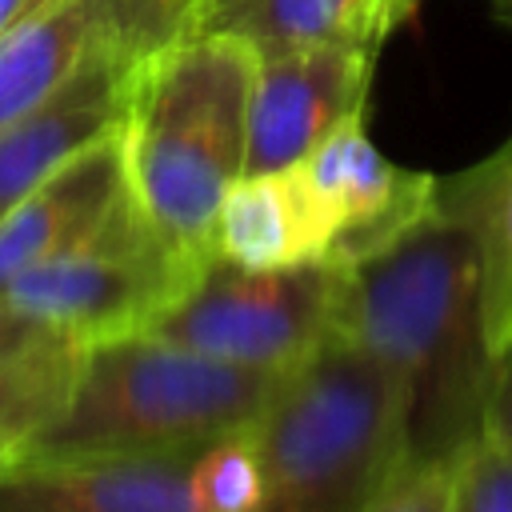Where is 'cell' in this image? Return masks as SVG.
Masks as SVG:
<instances>
[{
  "label": "cell",
  "instance_id": "1",
  "mask_svg": "<svg viewBox=\"0 0 512 512\" xmlns=\"http://www.w3.org/2000/svg\"><path fill=\"white\" fill-rule=\"evenodd\" d=\"M332 336L408 396V452H460L484 416V264L472 224L440 200L352 264H336Z\"/></svg>",
  "mask_w": 512,
  "mask_h": 512
},
{
  "label": "cell",
  "instance_id": "2",
  "mask_svg": "<svg viewBox=\"0 0 512 512\" xmlns=\"http://www.w3.org/2000/svg\"><path fill=\"white\" fill-rule=\"evenodd\" d=\"M260 52L232 32H192L144 60L128 80L120 144L128 192L188 264L216 248V212L244 176L248 92Z\"/></svg>",
  "mask_w": 512,
  "mask_h": 512
},
{
  "label": "cell",
  "instance_id": "3",
  "mask_svg": "<svg viewBox=\"0 0 512 512\" xmlns=\"http://www.w3.org/2000/svg\"><path fill=\"white\" fill-rule=\"evenodd\" d=\"M252 436L264 512H360L408 456V396L388 368L328 336L284 372Z\"/></svg>",
  "mask_w": 512,
  "mask_h": 512
},
{
  "label": "cell",
  "instance_id": "4",
  "mask_svg": "<svg viewBox=\"0 0 512 512\" xmlns=\"http://www.w3.org/2000/svg\"><path fill=\"white\" fill-rule=\"evenodd\" d=\"M280 380L284 372L200 356L140 332L100 340L84 348L64 412L32 436L24 456L208 444L256 424Z\"/></svg>",
  "mask_w": 512,
  "mask_h": 512
},
{
  "label": "cell",
  "instance_id": "5",
  "mask_svg": "<svg viewBox=\"0 0 512 512\" xmlns=\"http://www.w3.org/2000/svg\"><path fill=\"white\" fill-rule=\"evenodd\" d=\"M196 272V264L180 260L160 240V232L124 188L100 224L16 276L0 300L40 328L80 344H100L136 336L192 284Z\"/></svg>",
  "mask_w": 512,
  "mask_h": 512
},
{
  "label": "cell",
  "instance_id": "6",
  "mask_svg": "<svg viewBox=\"0 0 512 512\" xmlns=\"http://www.w3.org/2000/svg\"><path fill=\"white\" fill-rule=\"evenodd\" d=\"M336 284L340 268L328 260L260 272L212 256L140 336L248 368L292 372L332 336Z\"/></svg>",
  "mask_w": 512,
  "mask_h": 512
},
{
  "label": "cell",
  "instance_id": "7",
  "mask_svg": "<svg viewBox=\"0 0 512 512\" xmlns=\"http://www.w3.org/2000/svg\"><path fill=\"white\" fill-rule=\"evenodd\" d=\"M208 0H48L0 32V128L100 60L144 64L200 32Z\"/></svg>",
  "mask_w": 512,
  "mask_h": 512
},
{
  "label": "cell",
  "instance_id": "8",
  "mask_svg": "<svg viewBox=\"0 0 512 512\" xmlns=\"http://www.w3.org/2000/svg\"><path fill=\"white\" fill-rule=\"evenodd\" d=\"M376 52L348 44L260 52L248 92L244 176L296 168L336 124L364 112Z\"/></svg>",
  "mask_w": 512,
  "mask_h": 512
},
{
  "label": "cell",
  "instance_id": "9",
  "mask_svg": "<svg viewBox=\"0 0 512 512\" xmlns=\"http://www.w3.org/2000/svg\"><path fill=\"white\" fill-rule=\"evenodd\" d=\"M296 176L328 228V264H352L404 232L436 204L440 176L392 164L364 132V112L336 124L300 164Z\"/></svg>",
  "mask_w": 512,
  "mask_h": 512
},
{
  "label": "cell",
  "instance_id": "10",
  "mask_svg": "<svg viewBox=\"0 0 512 512\" xmlns=\"http://www.w3.org/2000/svg\"><path fill=\"white\" fill-rule=\"evenodd\" d=\"M196 448L20 456L0 468V512H196Z\"/></svg>",
  "mask_w": 512,
  "mask_h": 512
},
{
  "label": "cell",
  "instance_id": "11",
  "mask_svg": "<svg viewBox=\"0 0 512 512\" xmlns=\"http://www.w3.org/2000/svg\"><path fill=\"white\" fill-rule=\"evenodd\" d=\"M136 68L140 64L124 60L88 64L28 116L0 128V216H8L80 148L120 128Z\"/></svg>",
  "mask_w": 512,
  "mask_h": 512
},
{
  "label": "cell",
  "instance_id": "12",
  "mask_svg": "<svg viewBox=\"0 0 512 512\" xmlns=\"http://www.w3.org/2000/svg\"><path fill=\"white\" fill-rule=\"evenodd\" d=\"M124 188V144L116 128L80 148L8 216H0V292L40 260L80 240L92 224H100L104 212L124 196Z\"/></svg>",
  "mask_w": 512,
  "mask_h": 512
},
{
  "label": "cell",
  "instance_id": "13",
  "mask_svg": "<svg viewBox=\"0 0 512 512\" xmlns=\"http://www.w3.org/2000/svg\"><path fill=\"white\" fill-rule=\"evenodd\" d=\"M328 228L296 168L240 176L216 212L212 248L240 268H296L328 256Z\"/></svg>",
  "mask_w": 512,
  "mask_h": 512
},
{
  "label": "cell",
  "instance_id": "14",
  "mask_svg": "<svg viewBox=\"0 0 512 512\" xmlns=\"http://www.w3.org/2000/svg\"><path fill=\"white\" fill-rule=\"evenodd\" d=\"M416 4L420 0H208L200 32L244 36L256 52L316 44L380 52Z\"/></svg>",
  "mask_w": 512,
  "mask_h": 512
},
{
  "label": "cell",
  "instance_id": "15",
  "mask_svg": "<svg viewBox=\"0 0 512 512\" xmlns=\"http://www.w3.org/2000/svg\"><path fill=\"white\" fill-rule=\"evenodd\" d=\"M436 200L472 224L484 264V340L496 356L512 340V140L488 160L436 184Z\"/></svg>",
  "mask_w": 512,
  "mask_h": 512
},
{
  "label": "cell",
  "instance_id": "16",
  "mask_svg": "<svg viewBox=\"0 0 512 512\" xmlns=\"http://www.w3.org/2000/svg\"><path fill=\"white\" fill-rule=\"evenodd\" d=\"M88 344L44 328L8 360H0V468L20 460L68 404Z\"/></svg>",
  "mask_w": 512,
  "mask_h": 512
},
{
  "label": "cell",
  "instance_id": "17",
  "mask_svg": "<svg viewBox=\"0 0 512 512\" xmlns=\"http://www.w3.org/2000/svg\"><path fill=\"white\" fill-rule=\"evenodd\" d=\"M196 512H264V468L252 424L196 448L188 468Z\"/></svg>",
  "mask_w": 512,
  "mask_h": 512
},
{
  "label": "cell",
  "instance_id": "18",
  "mask_svg": "<svg viewBox=\"0 0 512 512\" xmlns=\"http://www.w3.org/2000/svg\"><path fill=\"white\" fill-rule=\"evenodd\" d=\"M448 512H512V448L484 428L460 448Z\"/></svg>",
  "mask_w": 512,
  "mask_h": 512
},
{
  "label": "cell",
  "instance_id": "19",
  "mask_svg": "<svg viewBox=\"0 0 512 512\" xmlns=\"http://www.w3.org/2000/svg\"><path fill=\"white\" fill-rule=\"evenodd\" d=\"M460 452H408L360 512H448Z\"/></svg>",
  "mask_w": 512,
  "mask_h": 512
},
{
  "label": "cell",
  "instance_id": "20",
  "mask_svg": "<svg viewBox=\"0 0 512 512\" xmlns=\"http://www.w3.org/2000/svg\"><path fill=\"white\" fill-rule=\"evenodd\" d=\"M480 428L512 448V340L492 356L484 384V416Z\"/></svg>",
  "mask_w": 512,
  "mask_h": 512
},
{
  "label": "cell",
  "instance_id": "21",
  "mask_svg": "<svg viewBox=\"0 0 512 512\" xmlns=\"http://www.w3.org/2000/svg\"><path fill=\"white\" fill-rule=\"evenodd\" d=\"M44 328L40 324H32V320H24V316H16L4 300H0V360H8L16 348H24L32 336H40Z\"/></svg>",
  "mask_w": 512,
  "mask_h": 512
},
{
  "label": "cell",
  "instance_id": "22",
  "mask_svg": "<svg viewBox=\"0 0 512 512\" xmlns=\"http://www.w3.org/2000/svg\"><path fill=\"white\" fill-rule=\"evenodd\" d=\"M48 0H0V32H8L12 24H20L24 16H32L36 8H44Z\"/></svg>",
  "mask_w": 512,
  "mask_h": 512
},
{
  "label": "cell",
  "instance_id": "23",
  "mask_svg": "<svg viewBox=\"0 0 512 512\" xmlns=\"http://www.w3.org/2000/svg\"><path fill=\"white\" fill-rule=\"evenodd\" d=\"M492 16L512 32V0H492Z\"/></svg>",
  "mask_w": 512,
  "mask_h": 512
}]
</instances>
